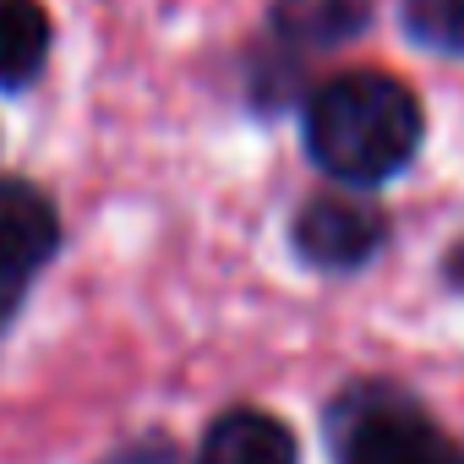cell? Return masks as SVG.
Returning a JSON list of instances; mask_svg holds the SVG:
<instances>
[{
  "label": "cell",
  "mask_w": 464,
  "mask_h": 464,
  "mask_svg": "<svg viewBox=\"0 0 464 464\" xmlns=\"http://www.w3.org/2000/svg\"><path fill=\"white\" fill-rule=\"evenodd\" d=\"M426 137L420 99L382 72H344L306 104V153L344 186L393 180Z\"/></svg>",
  "instance_id": "cell-1"
},
{
  "label": "cell",
  "mask_w": 464,
  "mask_h": 464,
  "mask_svg": "<svg viewBox=\"0 0 464 464\" xmlns=\"http://www.w3.org/2000/svg\"><path fill=\"white\" fill-rule=\"evenodd\" d=\"M339 464H464V453L393 388H355L328 415Z\"/></svg>",
  "instance_id": "cell-2"
},
{
  "label": "cell",
  "mask_w": 464,
  "mask_h": 464,
  "mask_svg": "<svg viewBox=\"0 0 464 464\" xmlns=\"http://www.w3.org/2000/svg\"><path fill=\"white\" fill-rule=\"evenodd\" d=\"M388 241V218L377 202L366 197H350V191H328V197H312L301 213H295V252L323 268V274H350V268H366Z\"/></svg>",
  "instance_id": "cell-3"
},
{
  "label": "cell",
  "mask_w": 464,
  "mask_h": 464,
  "mask_svg": "<svg viewBox=\"0 0 464 464\" xmlns=\"http://www.w3.org/2000/svg\"><path fill=\"white\" fill-rule=\"evenodd\" d=\"M61 246V218L28 180H0V274L28 279Z\"/></svg>",
  "instance_id": "cell-4"
},
{
  "label": "cell",
  "mask_w": 464,
  "mask_h": 464,
  "mask_svg": "<svg viewBox=\"0 0 464 464\" xmlns=\"http://www.w3.org/2000/svg\"><path fill=\"white\" fill-rule=\"evenodd\" d=\"M197 464H295V431L268 410H229L208 426Z\"/></svg>",
  "instance_id": "cell-5"
},
{
  "label": "cell",
  "mask_w": 464,
  "mask_h": 464,
  "mask_svg": "<svg viewBox=\"0 0 464 464\" xmlns=\"http://www.w3.org/2000/svg\"><path fill=\"white\" fill-rule=\"evenodd\" d=\"M372 23V0H274L279 39L301 50H339L361 39Z\"/></svg>",
  "instance_id": "cell-6"
},
{
  "label": "cell",
  "mask_w": 464,
  "mask_h": 464,
  "mask_svg": "<svg viewBox=\"0 0 464 464\" xmlns=\"http://www.w3.org/2000/svg\"><path fill=\"white\" fill-rule=\"evenodd\" d=\"M50 55V17L39 0H0V88H28Z\"/></svg>",
  "instance_id": "cell-7"
},
{
  "label": "cell",
  "mask_w": 464,
  "mask_h": 464,
  "mask_svg": "<svg viewBox=\"0 0 464 464\" xmlns=\"http://www.w3.org/2000/svg\"><path fill=\"white\" fill-rule=\"evenodd\" d=\"M404 28L426 50L464 55V0H404Z\"/></svg>",
  "instance_id": "cell-8"
},
{
  "label": "cell",
  "mask_w": 464,
  "mask_h": 464,
  "mask_svg": "<svg viewBox=\"0 0 464 464\" xmlns=\"http://www.w3.org/2000/svg\"><path fill=\"white\" fill-rule=\"evenodd\" d=\"M23 285L28 279H17V274H0V328L12 323V312L23 306Z\"/></svg>",
  "instance_id": "cell-9"
},
{
  "label": "cell",
  "mask_w": 464,
  "mask_h": 464,
  "mask_svg": "<svg viewBox=\"0 0 464 464\" xmlns=\"http://www.w3.org/2000/svg\"><path fill=\"white\" fill-rule=\"evenodd\" d=\"M453 279H459V285H464V252H459V257H453Z\"/></svg>",
  "instance_id": "cell-10"
}]
</instances>
